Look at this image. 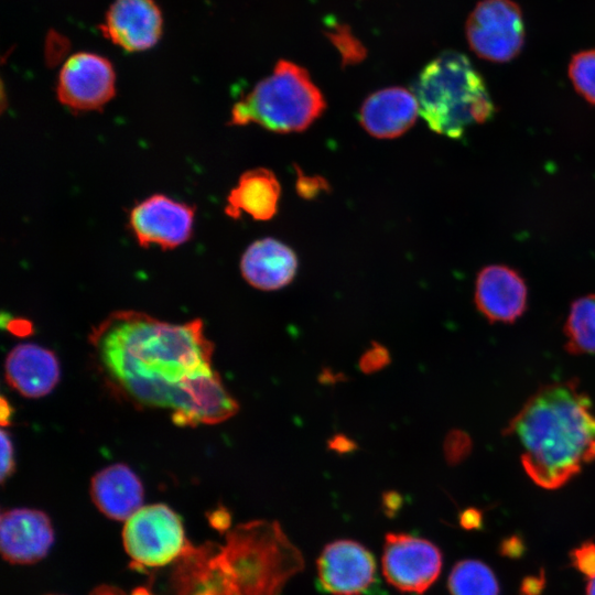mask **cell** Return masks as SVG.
Returning a JSON list of instances; mask_svg holds the SVG:
<instances>
[{"instance_id": "cell-30", "label": "cell", "mask_w": 595, "mask_h": 595, "mask_svg": "<svg viewBox=\"0 0 595 595\" xmlns=\"http://www.w3.org/2000/svg\"><path fill=\"white\" fill-rule=\"evenodd\" d=\"M402 497L397 491H386L383 494V505L389 511H394L401 506Z\"/></svg>"}, {"instance_id": "cell-26", "label": "cell", "mask_w": 595, "mask_h": 595, "mask_svg": "<svg viewBox=\"0 0 595 595\" xmlns=\"http://www.w3.org/2000/svg\"><path fill=\"white\" fill-rule=\"evenodd\" d=\"M14 452L10 434L1 430V482L4 483L14 472Z\"/></svg>"}, {"instance_id": "cell-22", "label": "cell", "mask_w": 595, "mask_h": 595, "mask_svg": "<svg viewBox=\"0 0 595 595\" xmlns=\"http://www.w3.org/2000/svg\"><path fill=\"white\" fill-rule=\"evenodd\" d=\"M569 76L575 90L595 105V50L574 54L569 65Z\"/></svg>"}, {"instance_id": "cell-18", "label": "cell", "mask_w": 595, "mask_h": 595, "mask_svg": "<svg viewBox=\"0 0 595 595\" xmlns=\"http://www.w3.org/2000/svg\"><path fill=\"white\" fill-rule=\"evenodd\" d=\"M90 496L102 515L126 521L142 507L143 486L127 465L113 464L91 478Z\"/></svg>"}, {"instance_id": "cell-11", "label": "cell", "mask_w": 595, "mask_h": 595, "mask_svg": "<svg viewBox=\"0 0 595 595\" xmlns=\"http://www.w3.org/2000/svg\"><path fill=\"white\" fill-rule=\"evenodd\" d=\"M376 569L374 555L363 544L336 540L318 556V585L332 595H363L374 585Z\"/></svg>"}, {"instance_id": "cell-25", "label": "cell", "mask_w": 595, "mask_h": 595, "mask_svg": "<svg viewBox=\"0 0 595 595\" xmlns=\"http://www.w3.org/2000/svg\"><path fill=\"white\" fill-rule=\"evenodd\" d=\"M469 447L467 436L461 431H451L444 442V453L448 463L461 462L467 454Z\"/></svg>"}, {"instance_id": "cell-20", "label": "cell", "mask_w": 595, "mask_h": 595, "mask_svg": "<svg viewBox=\"0 0 595 595\" xmlns=\"http://www.w3.org/2000/svg\"><path fill=\"white\" fill-rule=\"evenodd\" d=\"M565 349L573 355L595 354V294L576 299L564 325Z\"/></svg>"}, {"instance_id": "cell-21", "label": "cell", "mask_w": 595, "mask_h": 595, "mask_svg": "<svg viewBox=\"0 0 595 595\" xmlns=\"http://www.w3.org/2000/svg\"><path fill=\"white\" fill-rule=\"evenodd\" d=\"M451 595H499V585L493 571L477 560L455 564L450 577Z\"/></svg>"}, {"instance_id": "cell-23", "label": "cell", "mask_w": 595, "mask_h": 595, "mask_svg": "<svg viewBox=\"0 0 595 595\" xmlns=\"http://www.w3.org/2000/svg\"><path fill=\"white\" fill-rule=\"evenodd\" d=\"M391 361L389 350L378 342H371L370 347L359 358V369L366 375L378 372Z\"/></svg>"}, {"instance_id": "cell-12", "label": "cell", "mask_w": 595, "mask_h": 595, "mask_svg": "<svg viewBox=\"0 0 595 595\" xmlns=\"http://www.w3.org/2000/svg\"><path fill=\"white\" fill-rule=\"evenodd\" d=\"M54 541L50 518L41 510L10 509L0 519V550L12 564H33L42 560Z\"/></svg>"}, {"instance_id": "cell-9", "label": "cell", "mask_w": 595, "mask_h": 595, "mask_svg": "<svg viewBox=\"0 0 595 595\" xmlns=\"http://www.w3.org/2000/svg\"><path fill=\"white\" fill-rule=\"evenodd\" d=\"M116 91L111 63L95 53L79 52L63 64L56 85L61 104L76 111L102 108Z\"/></svg>"}, {"instance_id": "cell-31", "label": "cell", "mask_w": 595, "mask_h": 595, "mask_svg": "<svg viewBox=\"0 0 595 595\" xmlns=\"http://www.w3.org/2000/svg\"><path fill=\"white\" fill-rule=\"evenodd\" d=\"M520 551H522V548L519 539L510 538L509 540L504 542V554H508L509 556H516L520 555Z\"/></svg>"}, {"instance_id": "cell-29", "label": "cell", "mask_w": 595, "mask_h": 595, "mask_svg": "<svg viewBox=\"0 0 595 595\" xmlns=\"http://www.w3.org/2000/svg\"><path fill=\"white\" fill-rule=\"evenodd\" d=\"M543 587V580L537 577L527 578L522 584V595H538Z\"/></svg>"}, {"instance_id": "cell-10", "label": "cell", "mask_w": 595, "mask_h": 595, "mask_svg": "<svg viewBox=\"0 0 595 595\" xmlns=\"http://www.w3.org/2000/svg\"><path fill=\"white\" fill-rule=\"evenodd\" d=\"M194 217L193 206L154 194L132 208L129 226L140 246L173 249L191 238Z\"/></svg>"}, {"instance_id": "cell-24", "label": "cell", "mask_w": 595, "mask_h": 595, "mask_svg": "<svg viewBox=\"0 0 595 595\" xmlns=\"http://www.w3.org/2000/svg\"><path fill=\"white\" fill-rule=\"evenodd\" d=\"M573 566L588 578L595 577V543L587 541L572 552Z\"/></svg>"}, {"instance_id": "cell-8", "label": "cell", "mask_w": 595, "mask_h": 595, "mask_svg": "<svg viewBox=\"0 0 595 595\" xmlns=\"http://www.w3.org/2000/svg\"><path fill=\"white\" fill-rule=\"evenodd\" d=\"M387 582L404 593L422 594L439 577L442 554L432 542L408 533H388L382 553Z\"/></svg>"}, {"instance_id": "cell-13", "label": "cell", "mask_w": 595, "mask_h": 595, "mask_svg": "<svg viewBox=\"0 0 595 595\" xmlns=\"http://www.w3.org/2000/svg\"><path fill=\"white\" fill-rule=\"evenodd\" d=\"M162 24L153 0H116L106 13L101 32L125 51L140 52L156 44Z\"/></svg>"}, {"instance_id": "cell-7", "label": "cell", "mask_w": 595, "mask_h": 595, "mask_svg": "<svg viewBox=\"0 0 595 595\" xmlns=\"http://www.w3.org/2000/svg\"><path fill=\"white\" fill-rule=\"evenodd\" d=\"M470 50L480 58L506 63L513 60L524 43V23L512 0H482L466 22Z\"/></svg>"}, {"instance_id": "cell-27", "label": "cell", "mask_w": 595, "mask_h": 595, "mask_svg": "<svg viewBox=\"0 0 595 595\" xmlns=\"http://www.w3.org/2000/svg\"><path fill=\"white\" fill-rule=\"evenodd\" d=\"M327 448L338 455L350 454L358 448V444L343 433H336L326 442Z\"/></svg>"}, {"instance_id": "cell-34", "label": "cell", "mask_w": 595, "mask_h": 595, "mask_svg": "<svg viewBox=\"0 0 595 595\" xmlns=\"http://www.w3.org/2000/svg\"><path fill=\"white\" fill-rule=\"evenodd\" d=\"M0 409L1 425L4 428L10 424V419L12 414V408L10 407L4 397L1 398Z\"/></svg>"}, {"instance_id": "cell-14", "label": "cell", "mask_w": 595, "mask_h": 595, "mask_svg": "<svg viewBox=\"0 0 595 595\" xmlns=\"http://www.w3.org/2000/svg\"><path fill=\"white\" fill-rule=\"evenodd\" d=\"M528 290L523 278L510 267L490 264L476 279L475 304L491 323H512L527 309Z\"/></svg>"}, {"instance_id": "cell-4", "label": "cell", "mask_w": 595, "mask_h": 595, "mask_svg": "<svg viewBox=\"0 0 595 595\" xmlns=\"http://www.w3.org/2000/svg\"><path fill=\"white\" fill-rule=\"evenodd\" d=\"M413 94L429 128L448 138H461L469 126L494 117L484 78L459 52L445 51L426 64Z\"/></svg>"}, {"instance_id": "cell-36", "label": "cell", "mask_w": 595, "mask_h": 595, "mask_svg": "<svg viewBox=\"0 0 595 595\" xmlns=\"http://www.w3.org/2000/svg\"><path fill=\"white\" fill-rule=\"evenodd\" d=\"M586 595H595V577L587 584Z\"/></svg>"}, {"instance_id": "cell-2", "label": "cell", "mask_w": 595, "mask_h": 595, "mask_svg": "<svg viewBox=\"0 0 595 595\" xmlns=\"http://www.w3.org/2000/svg\"><path fill=\"white\" fill-rule=\"evenodd\" d=\"M520 446L521 464L538 486L556 489L595 461V413L574 380L532 394L505 430Z\"/></svg>"}, {"instance_id": "cell-19", "label": "cell", "mask_w": 595, "mask_h": 595, "mask_svg": "<svg viewBox=\"0 0 595 595\" xmlns=\"http://www.w3.org/2000/svg\"><path fill=\"white\" fill-rule=\"evenodd\" d=\"M281 186L275 174L263 167L245 172L227 197L229 217L247 214L256 220H268L278 210Z\"/></svg>"}, {"instance_id": "cell-17", "label": "cell", "mask_w": 595, "mask_h": 595, "mask_svg": "<svg viewBox=\"0 0 595 595\" xmlns=\"http://www.w3.org/2000/svg\"><path fill=\"white\" fill-rule=\"evenodd\" d=\"M244 279L253 288L273 291L291 283L298 271V257L274 238L252 242L240 260Z\"/></svg>"}, {"instance_id": "cell-3", "label": "cell", "mask_w": 595, "mask_h": 595, "mask_svg": "<svg viewBox=\"0 0 595 595\" xmlns=\"http://www.w3.org/2000/svg\"><path fill=\"white\" fill-rule=\"evenodd\" d=\"M217 560L232 595H281L304 559L277 521L253 520L228 532Z\"/></svg>"}, {"instance_id": "cell-1", "label": "cell", "mask_w": 595, "mask_h": 595, "mask_svg": "<svg viewBox=\"0 0 595 595\" xmlns=\"http://www.w3.org/2000/svg\"><path fill=\"white\" fill-rule=\"evenodd\" d=\"M108 386L141 408L171 411L180 426L217 424L239 405L213 368L204 324H172L143 312L111 313L89 335Z\"/></svg>"}, {"instance_id": "cell-28", "label": "cell", "mask_w": 595, "mask_h": 595, "mask_svg": "<svg viewBox=\"0 0 595 595\" xmlns=\"http://www.w3.org/2000/svg\"><path fill=\"white\" fill-rule=\"evenodd\" d=\"M461 523L466 529H474L482 524V513L474 508L466 509L461 516Z\"/></svg>"}, {"instance_id": "cell-5", "label": "cell", "mask_w": 595, "mask_h": 595, "mask_svg": "<svg viewBox=\"0 0 595 595\" xmlns=\"http://www.w3.org/2000/svg\"><path fill=\"white\" fill-rule=\"evenodd\" d=\"M325 108V99L307 71L281 60L272 74L232 106L229 125L257 123L273 132H301Z\"/></svg>"}, {"instance_id": "cell-32", "label": "cell", "mask_w": 595, "mask_h": 595, "mask_svg": "<svg viewBox=\"0 0 595 595\" xmlns=\"http://www.w3.org/2000/svg\"><path fill=\"white\" fill-rule=\"evenodd\" d=\"M213 524L215 527H218L219 529H224L228 527L229 523V515L225 509H218L213 513Z\"/></svg>"}, {"instance_id": "cell-35", "label": "cell", "mask_w": 595, "mask_h": 595, "mask_svg": "<svg viewBox=\"0 0 595 595\" xmlns=\"http://www.w3.org/2000/svg\"><path fill=\"white\" fill-rule=\"evenodd\" d=\"M131 595H153V594L145 587H137L136 589H133Z\"/></svg>"}, {"instance_id": "cell-33", "label": "cell", "mask_w": 595, "mask_h": 595, "mask_svg": "<svg viewBox=\"0 0 595 595\" xmlns=\"http://www.w3.org/2000/svg\"><path fill=\"white\" fill-rule=\"evenodd\" d=\"M89 595H126L120 588L111 585H100L95 587Z\"/></svg>"}, {"instance_id": "cell-15", "label": "cell", "mask_w": 595, "mask_h": 595, "mask_svg": "<svg viewBox=\"0 0 595 595\" xmlns=\"http://www.w3.org/2000/svg\"><path fill=\"white\" fill-rule=\"evenodd\" d=\"M60 364L55 354L40 345L23 343L14 346L4 361L8 385L26 398L48 394L58 383Z\"/></svg>"}, {"instance_id": "cell-16", "label": "cell", "mask_w": 595, "mask_h": 595, "mask_svg": "<svg viewBox=\"0 0 595 595\" xmlns=\"http://www.w3.org/2000/svg\"><path fill=\"white\" fill-rule=\"evenodd\" d=\"M418 115L419 104L414 94L403 87H387L364 100L359 121L370 136L392 139L408 131Z\"/></svg>"}, {"instance_id": "cell-6", "label": "cell", "mask_w": 595, "mask_h": 595, "mask_svg": "<svg viewBox=\"0 0 595 595\" xmlns=\"http://www.w3.org/2000/svg\"><path fill=\"white\" fill-rule=\"evenodd\" d=\"M126 552L140 566L158 567L172 563L188 550L180 516L169 506H142L125 522Z\"/></svg>"}]
</instances>
